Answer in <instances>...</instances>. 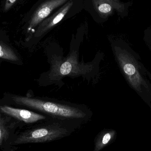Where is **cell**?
I'll return each mask as SVG.
<instances>
[{"label":"cell","mask_w":151,"mask_h":151,"mask_svg":"<svg viewBox=\"0 0 151 151\" xmlns=\"http://www.w3.org/2000/svg\"><path fill=\"white\" fill-rule=\"evenodd\" d=\"M115 134V131L113 130L103 131L97 138L94 151H99L102 150L113 139Z\"/></svg>","instance_id":"7"},{"label":"cell","mask_w":151,"mask_h":151,"mask_svg":"<svg viewBox=\"0 0 151 151\" xmlns=\"http://www.w3.org/2000/svg\"><path fill=\"white\" fill-rule=\"evenodd\" d=\"M0 58L9 61H18L19 58L14 51L6 44L0 41Z\"/></svg>","instance_id":"8"},{"label":"cell","mask_w":151,"mask_h":151,"mask_svg":"<svg viewBox=\"0 0 151 151\" xmlns=\"http://www.w3.org/2000/svg\"><path fill=\"white\" fill-rule=\"evenodd\" d=\"M0 111L4 113L26 123H32L45 119L41 114L25 110L13 108L8 106H0Z\"/></svg>","instance_id":"5"},{"label":"cell","mask_w":151,"mask_h":151,"mask_svg":"<svg viewBox=\"0 0 151 151\" xmlns=\"http://www.w3.org/2000/svg\"><path fill=\"white\" fill-rule=\"evenodd\" d=\"M18 1L19 0H4L3 9V12H7L9 11Z\"/></svg>","instance_id":"10"},{"label":"cell","mask_w":151,"mask_h":151,"mask_svg":"<svg viewBox=\"0 0 151 151\" xmlns=\"http://www.w3.org/2000/svg\"><path fill=\"white\" fill-rule=\"evenodd\" d=\"M73 3V2L71 1L66 4L58 12H57L56 14L51 17V18L47 19L46 21H44L40 25L36 30V32L35 33V37H40L45 32L59 23L67 13L72 5Z\"/></svg>","instance_id":"6"},{"label":"cell","mask_w":151,"mask_h":151,"mask_svg":"<svg viewBox=\"0 0 151 151\" xmlns=\"http://www.w3.org/2000/svg\"><path fill=\"white\" fill-rule=\"evenodd\" d=\"M9 129L4 119L0 116V147L9 135Z\"/></svg>","instance_id":"9"},{"label":"cell","mask_w":151,"mask_h":151,"mask_svg":"<svg viewBox=\"0 0 151 151\" xmlns=\"http://www.w3.org/2000/svg\"><path fill=\"white\" fill-rule=\"evenodd\" d=\"M18 104L25 106L48 114L61 118L80 119L85 114L80 109L68 105L24 96L13 97Z\"/></svg>","instance_id":"1"},{"label":"cell","mask_w":151,"mask_h":151,"mask_svg":"<svg viewBox=\"0 0 151 151\" xmlns=\"http://www.w3.org/2000/svg\"><path fill=\"white\" fill-rule=\"evenodd\" d=\"M67 0H49L42 4L34 12L28 23L27 30L31 31L37 26L44 19L46 18L51 12Z\"/></svg>","instance_id":"4"},{"label":"cell","mask_w":151,"mask_h":151,"mask_svg":"<svg viewBox=\"0 0 151 151\" xmlns=\"http://www.w3.org/2000/svg\"><path fill=\"white\" fill-rule=\"evenodd\" d=\"M99 12L102 13H108L112 10V7L110 4L107 3L102 4L98 7Z\"/></svg>","instance_id":"11"},{"label":"cell","mask_w":151,"mask_h":151,"mask_svg":"<svg viewBox=\"0 0 151 151\" xmlns=\"http://www.w3.org/2000/svg\"><path fill=\"white\" fill-rule=\"evenodd\" d=\"M115 55L124 75L134 89L139 91L142 85L148 88L138 70L134 59L127 51L115 48Z\"/></svg>","instance_id":"3"},{"label":"cell","mask_w":151,"mask_h":151,"mask_svg":"<svg viewBox=\"0 0 151 151\" xmlns=\"http://www.w3.org/2000/svg\"><path fill=\"white\" fill-rule=\"evenodd\" d=\"M65 128L55 124L29 130L20 134L14 142L15 145L51 142L67 135Z\"/></svg>","instance_id":"2"},{"label":"cell","mask_w":151,"mask_h":151,"mask_svg":"<svg viewBox=\"0 0 151 151\" xmlns=\"http://www.w3.org/2000/svg\"><path fill=\"white\" fill-rule=\"evenodd\" d=\"M146 35L148 37L151 38V27L149 28L146 32Z\"/></svg>","instance_id":"12"}]
</instances>
